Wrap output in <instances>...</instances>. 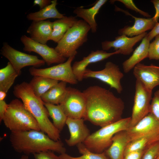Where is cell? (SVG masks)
<instances>
[{
	"instance_id": "6da1fadb",
	"label": "cell",
	"mask_w": 159,
	"mask_h": 159,
	"mask_svg": "<svg viewBox=\"0 0 159 159\" xmlns=\"http://www.w3.org/2000/svg\"><path fill=\"white\" fill-rule=\"evenodd\" d=\"M82 92L86 101L84 120L102 127L122 118L124 102L112 92L99 86L94 85Z\"/></svg>"
},
{
	"instance_id": "7a4b0ae2",
	"label": "cell",
	"mask_w": 159,
	"mask_h": 159,
	"mask_svg": "<svg viewBox=\"0 0 159 159\" xmlns=\"http://www.w3.org/2000/svg\"><path fill=\"white\" fill-rule=\"evenodd\" d=\"M45 134L35 130L11 132L9 140L16 152L28 155L48 150L60 154L65 153L66 148L61 141H55Z\"/></svg>"
},
{
	"instance_id": "3957f363",
	"label": "cell",
	"mask_w": 159,
	"mask_h": 159,
	"mask_svg": "<svg viewBox=\"0 0 159 159\" xmlns=\"http://www.w3.org/2000/svg\"><path fill=\"white\" fill-rule=\"evenodd\" d=\"M15 96L21 99L25 108L37 121L40 130L55 141L60 140V132L49 120L48 111L41 98L34 94L29 83L25 82L17 84L14 88Z\"/></svg>"
},
{
	"instance_id": "277c9868",
	"label": "cell",
	"mask_w": 159,
	"mask_h": 159,
	"mask_svg": "<svg viewBox=\"0 0 159 159\" xmlns=\"http://www.w3.org/2000/svg\"><path fill=\"white\" fill-rule=\"evenodd\" d=\"M2 121L11 132L41 131L35 119L17 99L12 100L8 104Z\"/></svg>"
},
{
	"instance_id": "5b68a950",
	"label": "cell",
	"mask_w": 159,
	"mask_h": 159,
	"mask_svg": "<svg viewBox=\"0 0 159 159\" xmlns=\"http://www.w3.org/2000/svg\"><path fill=\"white\" fill-rule=\"evenodd\" d=\"M131 117L106 125L91 134L83 143L90 151L100 153L104 152L111 145L112 138L117 133L129 127Z\"/></svg>"
},
{
	"instance_id": "8992f818",
	"label": "cell",
	"mask_w": 159,
	"mask_h": 159,
	"mask_svg": "<svg viewBox=\"0 0 159 159\" xmlns=\"http://www.w3.org/2000/svg\"><path fill=\"white\" fill-rule=\"evenodd\" d=\"M90 29V26L85 21L77 20L57 43L55 49L66 58L75 56L77 49L87 42Z\"/></svg>"
},
{
	"instance_id": "52a82bcc",
	"label": "cell",
	"mask_w": 159,
	"mask_h": 159,
	"mask_svg": "<svg viewBox=\"0 0 159 159\" xmlns=\"http://www.w3.org/2000/svg\"><path fill=\"white\" fill-rule=\"evenodd\" d=\"M75 57V56H71L65 62L48 68L38 69L32 67L29 68V72L33 76H41L71 84H77L78 81L71 66Z\"/></svg>"
},
{
	"instance_id": "ba28073f",
	"label": "cell",
	"mask_w": 159,
	"mask_h": 159,
	"mask_svg": "<svg viewBox=\"0 0 159 159\" xmlns=\"http://www.w3.org/2000/svg\"><path fill=\"white\" fill-rule=\"evenodd\" d=\"M152 91L146 88L136 80L134 104L129 128L135 125L150 112Z\"/></svg>"
},
{
	"instance_id": "9c48e42d",
	"label": "cell",
	"mask_w": 159,
	"mask_h": 159,
	"mask_svg": "<svg viewBox=\"0 0 159 159\" xmlns=\"http://www.w3.org/2000/svg\"><path fill=\"white\" fill-rule=\"evenodd\" d=\"M59 105L68 118H84L86 109V98L83 92L78 89L67 87L65 97Z\"/></svg>"
},
{
	"instance_id": "30bf717a",
	"label": "cell",
	"mask_w": 159,
	"mask_h": 159,
	"mask_svg": "<svg viewBox=\"0 0 159 159\" xmlns=\"http://www.w3.org/2000/svg\"><path fill=\"white\" fill-rule=\"evenodd\" d=\"M124 77L119 66L113 62H107L104 68L99 71H93L87 69L83 75V78H94L105 83L111 88L115 89L119 94L123 91L121 81Z\"/></svg>"
},
{
	"instance_id": "8fae6325",
	"label": "cell",
	"mask_w": 159,
	"mask_h": 159,
	"mask_svg": "<svg viewBox=\"0 0 159 159\" xmlns=\"http://www.w3.org/2000/svg\"><path fill=\"white\" fill-rule=\"evenodd\" d=\"M1 52V54L9 60L19 75L21 73V69L24 67H38L44 65L45 63L43 59H39L37 56L18 51L6 42L3 44Z\"/></svg>"
},
{
	"instance_id": "7c38bea8",
	"label": "cell",
	"mask_w": 159,
	"mask_h": 159,
	"mask_svg": "<svg viewBox=\"0 0 159 159\" xmlns=\"http://www.w3.org/2000/svg\"><path fill=\"white\" fill-rule=\"evenodd\" d=\"M20 40L24 45L23 50L24 51L34 52L38 54L47 65L63 63L66 61V58L60 55L54 48L50 47L46 44L36 42L25 35L21 37Z\"/></svg>"
},
{
	"instance_id": "4fadbf2b",
	"label": "cell",
	"mask_w": 159,
	"mask_h": 159,
	"mask_svg": "<svg viewBox=\"0 0 159 159\" xmlns=\"http://www.w3.org/2000/svg\"><path fill=\"white\" fill-rule=\"evenodd\" d=\"M126 131L130 142L145 136L158 134L159 122L150 113L135 125Z\"/></svg>"
},
{
	"instance_id": "5bb4252c",
	"label": "cell",
	"mask_w": 159,
	"mask_h": 159,
	"mask_svg": "<svg viewBox=\"0 0 159 159\" xmlns=\"http://www.w3.org/2000/svg\"><path fill=\"white\" fill-rule=\"evenodd\" d=\"M133 74L148 89L151 91L159 85V66L153 64L146 65L140 63L133 69Z\"/></svg>"
},
{
	"instance_id": "9a60e30c",
	"label": "cell",
	"mask_w": 159,
	"mask_h": 159,
	"mask_svg": "<svg viewBox=\"0 0 159 159\" xmlns=\"http://www.w3.org/2000/svg\"><path fill=\"white\" fill-rule=\"evenodd\" d=\"M147 32L138 36L129 37L125 35H120L112 41H105L101 43L103 50H107L112 48L115 51H119L121 54L125 55L130 54L133 51V47L146 36Z\"/></svg>"
},
{
	"instance_id": "2e32d148",
	"label": "cell",
	"mask_w": 159,
	"mask_h": 159,
	"mask_svg": "<svg viewBox=\"0 0 159 159\" xmlns=\"http://www.w3.org/2000/svg\"><path fill=\"white\" fill-rule=\"evenodd\" d=\"M119 51L108 53L103 50L92 51L87 57L74 62L72 66L73 73L78 81H82L86 67L90 64L103 60L113 55L120 54Z\"/></svg>"
},
{
	"instance_id": "e0dca14e",
	"label": "cell",
	"mask_w": 159,
	"mask_h": 159,
	"mask_svg": "<svg viewBox=\"0 0 159 159\" xmlns=\"http://www.w3.org/2000/svg\"><path fill=\"white\" fill-rule=\"evenodd\" d=\"M84 121L83 118L67 117L66 125L68 126L70 136L68 139H65V141L69 146H73L83 143L91 134Z\"/></svg>"
},
{
	"instance_id": "ac0fdd59",
	"label": "cell",
	"mask_w": 159,
	"mask_h": 159,
	"mask_svg": "<svg viewBox=\"0 0 159 159\" xmlns=\"http://www.w3.org/2000/svg\"><path fill=\"white\" fill-rule=\"evenodd\" d=\"M115 10L122 12L127 15L132 17L134 19V24L131 26H126L120 29L118 34L120 35H125L129 37L138 36L152 30L157 22L152 18H141L136 17L130 14L128 11L116 6Z\"/></svg>"
},
{
	"instance_id": "d6986e66",
	"label": "cell",
	"mask_w": 159,
	"mask_h": 159,
	"mask_svg": "<svg viewBox=\"0 0 159 159\" xmlns=\"http://www.w3.org/2000/svg\"><path fill=\"white\" fill-rule=\"evenodd\" d=\"M52 30V22L49 20L33 21L28 28L27 33L33 40L46 44L49 40Z\"/></svg>"
},
{
	"instance_id": "ffe728a7",
	"label": "cell",
	"mask_w": 159,
	"mask_h": 159,
	"mask_svg": "<svg viewBox=\"0 0 159 159\" xmlns=\"http://www.w3.org/2000/svg\"><path fill=\"white\" fill-rule=\"evenodd\" d=\"M130 142L126 130L120 131L114 135L111 145L104 152L110 159H123L125 151Z\"/></svg>"
},
{
	"instance_id": "44dd1931",
	"label": "cell",
	"mask_w": 159,
	"mask_h": 159,
	"mask_svg": "<svg viewBox=\"0 0 159 159\" xmlns=\"http://www.w3.org/2000/svg\"><path fill=\"white\" fill-rule=\"evenodd\" d=\"M150 41L146 34L142 40L140 45L133 51L132 55L122 63V68L125 73H128L141 61L148 58Z\"/></svg>"
},
{
	"instance_id": "7402d4cb",
	"label": "cell",
	"mask_w": 159,
	"mask_h": 159,
	"mask_svg": "<svg viewBox=\"0 0 159 159\" xmlns=\"http://www.w3.org/2000/svg\"><path fill=\"white\" fill-rule=\"evenodd\" d=\"M107 0H98L92 7L85 9L82 7H78L74 11L77 16L83 19L90 26L92 33L96 32L97 24L95 17L101 7L107 1Z\"/></svg>"
},
{
	"instance_id": "603a6c76",
	"label": "cell",
	"mask_w": 159,
	"mask_h": 159,
	"mask_svg": "<svg viewBox=\"0 0 159 159\" xmlns=\"http://www.w3.org/2000/svg\"><path fill=\"white\" fill-rule=\"evenodd\" d=\"M66 82L60 81L56 84L41 97L45 103L59 105L64 100L67 91Z\"/></svg>"
},
{
	"instance_id": "cb8c5ba5",
	"label": "cell",
	"mask_w": 159,
	"mask_h": 159,
	"mask_svg": "<svg viewBox=\"0 0 159 159\" xmlns=\"http://www.w3.org/2000/svg\"><path fill=\"white\" fill-rule=\"evenodd\" d=\"M77 20L73 16H65L52 22V32L49 40L58 43Z\"/></svg>"
},
{
	"instance_id": "d4e9b609",
	"label": "cell",
	"mask_w": 159,
	"mask_h": 159,
	"mask_svg": "<svg viewBox=\"0 0 159 159\" xmlns=\"http://www.w3.org/2000/svg\"><path fill=\"white\" fill-rule=\"evenodd\" d=\"M57 4V0L51 1L50 4L38 11L29 14L26 18L33 21H44L49 18L59 19L63 18L65 16L58 11L56 7Z\"/></svg>"
},
{
	"instance_id": "484cf974",
	"label": "cell",
	"mask_w": 159,
	"mask_h": 159,
	"mask_svg": "<svg viewBox=\"0 0 159 159\" xmlns=\"http://www.w3.org/2000/svg\"><path fill=\"white\" fill-rule=\"evenodd\" d=\"M59 81L41 76H34L29 83L35 95L41 98L42 96Z\"/></svg>"
},
{
	"instance_id": "4316f807",
	"label": "cell",
	"mask_w": 159,
	"mask_h": 159,
	"mask_svg": "<svg viewBox=\"0 0 159 159\" xmlns=\"http://www.w3.org/2000/svg\"><path fill=\"white\" fill-rule=\"evenodd\" d=\"M44 104L52 120L54 125L60 132L66 124L67 118L61 106L48 103H44Z\"/></svg>"
},
{
	"instance_id": "83f0119b",
	"label": "cell",
	"mask_w": 159,
	"mask_h": 159,
	"mask_svg": "<svg viewBox=\"0 0 159 159\" xmlns=\"http://www.w3.org/2000/svg\"><path fill=\"white\" fill-rule=\"evenodd\" d=\"M19 75L11 63L0 69V91L7 93Z\"/></svg>"
},
{
	"instance_id": "f1b7e54d",
	"label": "cell",
	"mask_w": 159,
	"mask_h": 159,
	"mask_svg": "<svg viewBox=\"0 0 159 159\" xmlns=\"http://www.w3.org/2000/svg\"><path fill=\"white\" fill-rule=\"evenodd\" d=\"M159 140V134L149 135L132 141L127 146L124 155L130 152L146 149L152 144Z\"/></svg>"
},
{
	"instance_id": "f546056e",
	"label": "cell",
	"mask_w": 159,
	"mask_h": 159,
	"mask_svg": "<svg viewBox=\"0 0 159 159\" xmlns=\"http://www.w3.org/2000/svg\"><path fill=\"white\" fill-rule=\"evenodd\" d=\"M79 153L82 155L73 157L64 153L59 156L61 159H109L105 152L100 153H93L88 149L83 143L76 145Z\"/></svg>"
},
{
	"instance_id": "4dcf8cb0",
	"label": "cell",
	"mask_w": 159,
	"mask_h": 159,
	"mask_svg": "<svg viewBox=\"0 0 159 159\" xmlns=\"http://www.w3.org/2000/svg\"><path fill=\"white\" fill-rule=\"evenodd\" d=\"M150 43L148 49V58L150 60L159 61V34Z\"/></svg>"
},
{
	"instance_id": "1f68e13d",
	"label": "cell",
	"mask_w": 159,
	"mask_h": 159,
	"mask_svg": "<svg viewBox=\"0 0 159 159\" xmlns=\"http://www.w3.org/2000/svg\"><path fill=\"white\" fill-rule=\"evenodd\" d=\"M159 155V140L147 148L141 159H155Z\"/></svg>"
},
{
	"instance_id": "d6a6232c",
	"label": "cell",
	"mask_w": 159,
	"mask_h": 159,
	"mask_svg": "<svg viewBox=\"0 0 159 159\" xmlns=\"http://www.w3.org/2000/svg\"><path fill=\"white\" fill-rule=\"evenodd\" d=\"M150 113L159 122V90L154 93L151 102Z\"/></svg>"
},
{
	"instance_id": "836d02e7",
	"label": "cell",
	"mask_w": 159,
	"mask_h": 159,
	"mask_svg": "<svg viewBox=\"0 0 159 159\" xmlns=\"http://www.w3.org/2000/svg\"><path fill=\"white\" fill-rule=\"evenodd\" d=\"M119 1L123 4L128 9L135 11L144 17L150 18L151 16L148 12H145L138 8L132 0H114Z\"/></svg>"
},
{
	"instance_id": "e575fe53",
	"label": "cell",
	"mask_w": 159,
	"mask_h": 159,
	"mask_svg": "<svg viewBox=\"0 0 159 159\" xmlns=\"http://www.w3.org/2000/svg\"><path fill=\"white\" fill-rule=\"evenodd\" d=\"M34 159H61L51 150H48L33 154Z\"/></svg>"
},
{
	"instance_id": "d590c367",
	"label": "cell",
	"mask_w": 159,
	"mask_h": 159,
	"mask_svg": "<svg viewBox=\"0 0 159 159\" xmlns=\"http://www.w3.org/2000/svg\"><path fill=\"white\" fill-rule=\"evenodd\" d=\"M146 149L128 153L124 155L123 159H141Z\"/></svg>"
},
{
	"instance_id": "8d00e7d4",
	"label": "cell",
	"mask_w": 159,
	"mask_h": 159,
	"mask_svg": "<svg viewBox=\"0 0 159 159\" xmlns=\"http://www.w3.org/2000/svg\"><path fill=\"white\" fill-rule=\"evenodd\" d=\"M159 34V22L156 23L151 31L147 34L148 39L150 41L157 35Z\"/></svg>"
},
{
	"instance_id": "74e56055",
	"label": "cell",
	"mask_w": 159,
	"mask_h": 159,
	"mask_svg": "<svg viewBox=\"0 0 159 159\" xmlns=\"http://www.w3.org/2000/svg\"><path fill=\"white\" fill-rule=\"evenodd\" d=\"M8 104L4 100H0V122L2 121L8 108Z\"/></svg>"
},
{
	"instance_id": "f35d334b",
	"label": "cell",
	"mask_w": 159,
	"mask_h": 159,
	"mask_svg": "<svg viewBox=\"0 0 159 159\" xmlns=\"http://www.w3.org/2000/svg\"><path fill=\"white\" fill-rule=\"evenodd\" d=\"M51 1L50 0H34L33 6L38 5L41 9L51 4Z\"/></svg>"
},
{
	"instance_id": "ab89813d",
	"label": "cell",
	"mask_w": 159,
	"mask_h": 159,
	"mask_svg": "<svg viewBox=\"0 0 159 159\" xmlns=\"http://www.w3.org/2000/svg\"><path fill=\"white\" fill-rule=\"evenodd\" d=\"M150 1L153 4L155 9V13L152 18L156 22H158L159 17V0H152Z\"/></svg>"
},
{
	"instance_id": "60d3db41",
	"label": "cell",
	"mask_w": 159,
	"mask_h": 159,
	"mask_svg": "<svg viewBox=\"0 0 159 159\" xmlns=\"http://www.w3.org/2000/svg\"><path fill=\"white\" fill-rule=\"evenodd\" d=\"M6 95V93L3 91H0V100H4Z\"/></svg>"
},
{
	"instance_id": "b9f144b4",
	"label": "cell",
	"mask_w": 159,
	"mask_h": 159,
	"mask_svg": "<svg viewBox=\"0 0 159 159\" xmlns=\"http://www.w3.org/2000/svg\"><path fill=\"white\" fill-rule=\"evenodd\" d=\"M19 159H29L28 155L25 154L23 155Z\"/></svg>"
},
{
	"instance_id": "7bdbcfd3",
	"label": "cell",
	"mask_w": 159,
	"mask_h": 159,
	"mask_svg": "<svg viewBox=\"0 0 159 159\" xmlns=\"http://www.w3.org/2000/svg\"><path fill=\"white\" fill-rule=\"evenodd\" d=\"M155 159H159V155Z\"/></svg>"
}]
</instances>
